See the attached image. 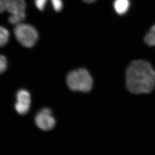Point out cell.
<instances>
[{"label": "cell", "instance_id": "1", "mask_svg": "<svg viewBox=\"0 0 155 155\" xmlns=\"http://www.w3.org/2000/svg\"><path fill=\"white\" fill-rule=\"evenodd\" d=\"M125 74L126 88L132 94H149L155 88V70L147 61H133L127 68Z\"/></svg>", "mask_w": 155, "mask_h": 155}, {"label": "cell", "instance_id": "2", "mask_svg": "<svg viewBox=\"0 0 155 155\" xmlns=\"http://www.w3.org/2000/svg\"><path fill=\"white\" fill-rule=\"evenodd\" d=\"M66 81L69 88L74 91L88 92L92 89V78L87 70L84 68L70 72Z\"/></svg>", "mask_w": 155, "mask_h": 155}, {"label": "cell", "instance_id": "3", "mask_svg": "<svg viewBox=\"0 0 155 155\" xmlns=\"http://www.w3.org/2000/svg\"><path fill=\"white\" fill-rule=\"evenodd\" d=\"M14 32L18 41L25 47H32L38 40V31L28 24L20 23L16 25Z\"/></svg>", "mask_w": 155, "mask_h": 155}, {"label": "cell", "instance_id": "4", "mask_svg": "<svg viewBox=\"0 0 155 155\" xmlns=\"http://www.w3.org/2000/svg\"><path fill=\"white\" fill-rule=\"evenodd\" d=\"M35 120L37 126L44 131L51 130L56 124L55 120L49 108H44L40 111L37 114Z\"/></svg>", "mask_w": 155, "mask_h": 155}, {"label": "cell", "instance_id": "5", "mask_svg": "<svg viewBox=\"0 0 155 155\" xmlns=\"http://www.w3.org/2000/svg\"><path fill=\"white\" fill-rule=\"evenodd\" d=\"M25 0H0V13L7 11L11 15L25 13Z\"/></svg>", "mask_w": 155, "mask_h": 155}, {"label": "cell", "instance_id": "6", "mask_svg": "<svg viewBox=\"0 0 155 155\" xmlns=\"http://www.w3.org/2000/svg\"><path fill=\"white\" fill-rule=\"evenodd\" d=\"M31 96L28 91L21 89L17 94V102L15 109L19 114H26L29 110L31 105Z\"/></svg>", "mask_w": 155, "mask_h": 155}, {"label": "cell", "instance_id": "7", "mask_svg": "<svg viewBox=\"0 0 155 155\" xmlns=\"http://www.w3.org/2000/svg\"><path fill=\"white\" fill-rule=\"evenodd\" d=\"M114 10L119 15H123L127 12L130 6L129 0H115L114 4Z\"/></svg>", "mask_w": 155, "mask_h": 155}, {"label": "cell", "instance_id": "8", "mask_svg": "<svg viewBox=\"0 0 155 155\" xmlns=\"http://www.w3.org/2000/svg\"><path fill=\"white\" fill-rule=\"evenodd\" d=\"M9 38V31L6 28L0 26V47H4L7 44Z\"/></svg>", "mask_w": 155, "mask_h": 155}, {"label": "cell", "instance_id": "9", "mask_svg": "<svg viewBox=\"0 0 155 155\" xmlns=\"http://www.w3.org/2000/svg\"><path fill=\"white\" fill-rule=\"evenodd\" d=\"M144 41L147 45L149 46H155V25L151 28L149 32L146 35Z\"/></svg>", "mask_w": 155, "mask_h": 155}, {"label": "cell", "instance_id": "10", "mask_svg": "<svg viewBox=\"0 0 155 155\" xmlns=\"http://www.w3.org/2000/svg\"><path fill=\"white\" fill-rule=\"evenodd\" d=\"M53 8L56 12H59L63 8V4L62 0H51Z\"/></svg>", "mask_w": 155, "mask_h": 155}, {"label": "cell", "instance_id": "11", "mask_svg": "<svg viewBox=\"0 0 155 155\" xmlns=\"http://www.w3.org/2000/svg\"><path fill=\"white\" fill-rule=\"evenodd\" d=\"M7 68V60L6 57L0 55V74L4 73Z\"/></svg>", "mask_w": 155, "mask_h": 155}, {"label": "cell", "instance_id": "12", "mask_svg": "<svg viewBox=\"0 0 155 155\" xmlns=\"http://www.w3.org/2000/svg\"><path fill=\"white\" fill-rule=\"evenodd\" d=\"M48 0H34L35 6L39 11H42L45 8Z\"/></svg>", "mask_w": 155, "mask_h": 155}, {"label": "cell", "instance_id": "13", "mask_svg": "<svg viewBox=\"0 0 155 155\" xmlns=\"http://www.w3.org/2000/svg\"><path fill=\"white\" fill-rule=\"evenodd\" d=\"M84 2H85L86 3H92L96 1L97 0H82Z\"/></svg>", "mask_w": 155, "mask_h": 155}]
</instances>
